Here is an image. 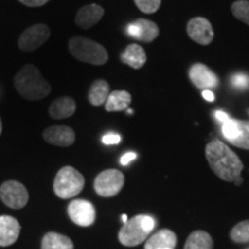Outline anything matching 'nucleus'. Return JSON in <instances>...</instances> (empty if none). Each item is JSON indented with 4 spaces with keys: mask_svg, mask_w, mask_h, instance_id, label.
<instances>
[{
    "mask_svg": "<svg viewBox=\"0 0 249 249\" xmlns=\"http://www.w3.org/2000/svg\"><path fill=\"white\" fill-rule=\"evenodd\" d=\"M50 34L51 31L46 24H34L21 34L20 38L18 40V48L24 52L35 51L49 39Z\"/></svg>",
    "mask_w": 249,
    "mask_h": 249,
    "instance_id": "1a4fd4ad",
    "label": "nucleus"
},
{
    "mask_svg": "<svg viewBox=\"0 0 249 249\" xmlns=\"http://www.w3.org/2000/svg\"><path fill=\"white\" fill-rule=\"evenodd\" d=\"M17 91L27 101L36 102L45 98L51 92V85L42 76L34 65H26L14 77Z\"/></svg>",
    "mask_w": 249,
    "mask_h": 249,
    "instance_id": "f03ea898",
    "label": "nucleus"
},
{
    "mask_svg": "<svg viewBox=\"0 0 249 249\" xmlns=\"http://www.w3.org/2000/svg\"><path fill=\"white\" fill-rule=\"evenodd\" d=\"M43 139L57 147H70L75 142V133L68 126L54 124L43 132Z\"/></svg>",
    "mask_w": 249,
    "mask_h": 249,
    "instance_id": "4468645a",
    "label": "nucleus"
},
{
    "mask_svg": "<svg viewBox=\"0 0 249 249\" xmlns=\"http://www.w3.org/2000/svg\"><path fill=\"white\" fill-rule=\"evenodd\" d=\"M248 249H249V248H248Z\"/></svg>",
    "mask_w": 249,
    "mask_h": 249,
    "instance_id": "c9c22d12",
    "label": "nucleus"
},
{
    "mask_svg": "<svg viewBox=\"0 0 249 249\" xmlns=\"http://www.w3.org/2000/svg\"><path fill=\"white\" fill-rule=\"evenodd\" d=\"M127 34L140 42L151 43L160 35V28L157 24L147 18H139L129 23L127 27Z\"/></svg>",
    "mask_w": 249,
    "mask_h": 249,
    "instance_id": "f8f14e48",
    "label": "nucleus"
},
{
    "mask_svg": "<svg viewBox=\"0 0 249 249\" xmlns=\"http://www.w3.org/2000/svg\"><path fill=\"white\" fill-rule=\"evenodd\" d=\"M124 183V176L119 170H105L98 174L93 181V188L99 196L112 197L119 194Z\"/></svg>",
    "mask_w": 249,
    "mask_h": 249,
    "instance_id": "423d86ee",
    "label": "nucleus"
},
{
    "mask_svg": "<svg viewBox=\"0 0 249 249\" xmlns=\"http://www.w3.org/2000/svg\"><path fill=\"white\" fill-rule=\"evenodd\" d=\"M231 85L238 90L249 89V75L245 73H236L231 76Z\"/></svg>",
    "mask_w": 249,
    "mask_h": 249,
    "instance_id": "bb28decb",
    "label": "nucleus"
},
{
    "mask_svg": "<svg viewBox=\"0 0 249 249\" xmlns=\"http://www.w3.org/2000/svg\"><path fill=\"white\" fill-rule=\"evenodd\" d=\"M76 111V103L71 97L64 96V97H59L51 103L49 108L50 117L52 119L60 120L70 118L75 113Z\"/></svg>",
    "mask_w": 249,
    "mask_h": 249,
    "instance_id": "f3484780",
    "label": "nucleus"
},
{
    "mask_svg": "<svg viewBox=\"0 0 249 249\" xmlns=\"http://www.w3.org/2000/svg\"><path fill=\"white\" fill-rule=\"evenodd\" d=\"M234 182H235V185H241V182H242V178H241V177H239V178L236 179Z\"/></svg>",
    "mask_w": 249,
    "mask_h": 249,
    "instance_id": "473e14b6",
    "label": "nucleus"
},
{
    "mask_svg": "<svg viewBox=\"0 0 249 249\" xmlns=\"http://www.w3.org/2000/svg\"><path fill=\"white\" fill-rule=\"evenodd\" d=\"M189 79L196 88L211 90L218 86V77L209 67L203 64H194L189 68Z\"/></svg>",
    "mask_w": 249,
    "mask_h": 249,
    "instance_id": "ddd939ff",
    "label": "nucleus"
},
{
    "mask_svg": "<svg viewBox=\"0 0 249 249\" xmlns=\"http://www.w3.org/2000/svg\"><path fill=\"white\" fill-rule=\"evenodd\" d=\"M132 103V95L126 90H116L110 92L107 103H105V110L107 112H120L129 107Z\"/></svg>",
    "mask_w": 249,
    "mask_h": 249,
    "instance_id": "aec40b11",
    "label": "nucleus"
},
{
    "mask_svg": "<svg viewBox=\"0 0 249 249\" xmlns=\"http://www.w3.org/2000/svg\"><path fill=\"white\" fill-rule=\"evenodd\" d=\"M83 187H85V178L73 166H64L59 170L53 181L55 195L64 200L79 195Z\"/></svg>",
    "mask_w": 249,
    "mask_h": 249,
    "instance_id": "39448f33",
    "label": "nucleus"
},
{
    "mask_svg": "<svg viewBox=\"0 0 249 249\" xmlns=\"http://www.w3.org/2000/svg\"><path fill=\"white\" fill-rule=\"evenodd\" d=\"M136 157H138V155H136L135 152H126V154L120 158V163L121 165H124V166H126V165H128L130 161L135 160Z\"/></svg>",
    "mask_w": 249,
    "mask_h": 249,
    "instance_id": "c756f323",
    "label": "nucleus"
},
{
    "mask_svg": "<svg viewBox=\"0 0 249 249\" xmlns=\"http://www.w3.org/2000/svg\"><path fill=\"white\" fill-rule=\"evenodd\" d=\"M222 133L224 138L234 147L249 150V121L229 118L223 123Z\"/></svg>",
    "mask_w": 249,
    "mask_h": 249,
    "instance_id": "6e6552de",
    "label": "nucleus"
},
{
    "mask_svg": "<svg viewBox=\"0 0 249 249\" xmlns=\"http://www.w3.org/2000/svg\"><path fill=\"white\" fill-rule=\"evenodd\" d=\"M110 96V86L105 80H96L90 87L88 99L93 107H101L105 104Z\"/></svg>",
    "mask_w": 249,
    "mask_h": 249,
    "instance_id": "412c9836",
    "label": "nucleus"
},
{
    "mask_svg": "<svg viewBox=\"0 0 249 249\" xmlns=\"http://www.w3.org/2000/svg\"><path fill=\"white\" fill-rule=\"evenodd\" d=\"M21 232L20 223L12 216H0V247H8L17 242Z\"/></svg>",
    "mask_w": 249,
    "mask_h": 249,
    "instance_id": "2eb2a0df",
    "label": "nucleus"
},
{
    "mask_svg": "<svg viewBox=\"0 0 249 249\" xmlns=\"http://www.w3.org/2000/svg\"><path fill=\"white\" fill-rule=\"evenodd\" d=\"M205 157L211 170L224 181L234 182L244 170V164L238 155L218 140H214L207 145Z\"/></svg>",
    "mask_w": 249,
    "mask_h": 249,
    "instance_id": "f257e3e1",
    "label": "nucleus"
},
{
    "mask_svg": "<svg viewBox=\"0 0 249 249\" xmlns=\"http://www.w3.org/2000/svg\"><path fill=\"white\" fill-rule=\"evenodd\" d=\"M213 241L205 231H194L187 238L183 249H213Z\"/></svg>",
    "mask_w": 249,
    "mask_h": 249,
    "instance_id": "5701e85b",
    "label": "nucleus"
},
{
    "mask_svg": "<svg viewBox=\"0 0 249 249\" xmlns=\"http://www.w3.org/2000/svg\"><path fill=\"white\" fill-rule=\"evenodd\" d=\"M120 59L124 64L128 65L134 70H140L147 62V54H145L144 49L141 45L130 44L121 53Z\"/></svg>",
    "mask_w": 249,
    "mask_h": 249,
    "instance_id": "6ab92c4d",
    "label": "nucleus"
},
{
    "mask_svg": "<svg viewBox=\"0 0 249 249\" xmlns=\"http://www.w3.org/2000/svg\"><path fill=\"white\" fill-rule=\"evenodd\" d=\"M214 117H216V119L218 120V121H220V123H225V121L229 119V116H227V114L225 113V112L224 111H220V110H218V111H216L214 112Z\"/></svg>",
    "mask_w": 249,
    "mask_h": 249,
    "instance_id": "7c9ffc66",
    "label": "nucleus"
},
{
    "mask_svg": "<svg viewBox=\"0 0 249 249\" xmlns=\"http://www.w3.org/2000/svg\"><path fill=\"white\" fill-rule=\"evenodd\" d=\"M18 1L24 6H28V7H40V6L49 2L50 0H18Z\"/></svg>",
    "mask_w": 249,
    "mask_h": 249,
    "instance_id": "c85d7f7f",
    "label": "nucleus"
},
{
    "mask_svg": "<svg viewBox=\"0 0 249 249\" xmlns=\"http://www.w3.org/2000/svg\"><path fill=\"white\" fill-rule=\"evenodd\" d=\"M121 219H123V223L124 224V223H127V220H128V218H127L126 214H123V216H121Z\"/></svg>",
    "mask_w": 249,
    "mask_h": 249,
    "instance_id": "72a5a7b5",
    "label": "nucleus"
},
{
    "mask_svg": "<svg viewBox=\"0 0 249 249\" xmlns=\"http://www.w3.org/2000/svg\"><path fill=\"white\" fill-rule=\"evenodd\" d=\"M42 249H74V244L66 235L49 232L43 236Z\"/></svg>",
    "mask_w": 249,
    "mask_h": 249,
    "instance_id": "4be33fe9",
    "label": "nucleus"
},
{
    "mask_svg": "<svg viewBox=\"0 0 249 249\" xmlns=\"http://www.w3.org/2000/svg\"><path fill=\"white\" fill-rule=\"evenodd\" d=\"M71 54L77 60L86 64L102 66L107 64L108 54L107 49L95 40L86 38V37H73L68 43Z\"/></svg>",
    "mask_w": 249,
    "mask_h": 249,
    "instance_id": "20e7f679",
    "label": "nucleus"
},
{
    "mask_svg": "<svg viewBox=\"0 0 249 249\" xmlns=\"http://www.w3.org/2000/svg\"><path fill=\"white\" fill-rule=\"evenodd\" d=\"M187 34L189 38L201 45H209L214 37L213 24L202 17H196L189 20L187 23Z\"/></svg>",
    "mask_w": 249,
    "mask_h": 249,
    "instance_id": "9b49d317",
    "label": "nucleus"
},
{
    "mask_svg": "<svg viewBox=\"0 0 249 249\" xmlns=\"http://www.w3.org/2000/svg\"><path fill=\"white\" fill-rule=\"evenodd\" d=\"M177 246L176 233L164 229L155 233L145 242L144 249H173Z\"/></svg>",
    "mask_w": 249,
    "mask_h": 249,
    "instance_id": "a211bd4d",
    "label": "nucleus"
},
{
    "mask_svg": "<svg viewBox=\"0 0 249 249\" xmlns=\"http://www.w3.org/2000/svg\"><path fill=\"white\" fill-rule=\"evenodd\" d=\"M134 2L143 13L152 14L160 9L161 0H134Z\"/></svg>",
    "mask_w": 249,
    "mask_h": 249,
    "instance_id": "a878e982",
    "label": "nucleus"
},
{
    "mask_svg": "<svg viewBox=\"0 0 249 249\" xmlns=\"http://www.w3.org/2000/svg\"><path fill=\"white\" fill-rule=\"evenodd\" d=\"M67 213L71 222L79 226L88 227L95 223V207L87 200H73L68 204Z\"/></svg>",
    "mask_w": 249,
    "mask_h": 249,
    "instance_id": "9d476101",
    "label": "nucleus"
},
{
    "mask_svg": "<svg viewBox=\"0 0 249 249\" xmlns=\"http://www.w3.org/2000/svg\"><path fill=\"white\" fill-rule=\"evenodd\" d=\"M154 218L148 214H139L124 224L121 227L118 238L120 244L126 247H135L148 239V236L155 229Z\"/></svg>",
    "mask_w": 249,
    "mask_h": 249,
    "instance_id": "7ed1b4c3",
    "label": "nucleus"
},
{
    "mask_svg": "<svg viewBox=\"0 0 249 249\" xmlns=\"http://www.w3.org/2000/svg\"><path fill=\"white\" fill-rule=\"evenodd\" d=\"M2 133V121H1V118H0V135H1Z\"/></svg>",
    "mask_w": 249,
    "mask_h": 249,
    "instance_id": "f704fd0d",
    "label": "nucleus"
},
{
    "mask_svg": "<svg viewBox=\"0 0 249 249\" xmlns=\"http://www.w3.org/2000/svg\"><path fill=\"white\" fill-rule=\"evenodd\" d=\"M202 96H203V98L205 101L208 102H214V93L213 92V90H203L202 91Z\"/></svg>",
    "mask_w": 249,
    "mask_h": 249,
    "instance_id": "2f4dec72",
    "label": "nucleus"
},
{
    "mask_svg": "<svg viewBox=\"0 0 249 249\" xmlns=\"http://www.w3.org/2000/svg\"><path fill=\"white\" fill-rule=\"evenodd\" d=\"M232 13L238 20L249 26V1L248 0H238L231 6Z\"/></svg>",
    "mask_w": 249,
    "mask_h": 249,
    "instance_id": "393cba45",
    "label": "nucleus"
},
{
    "mask_svg": "<svg viewBox=\"0 0 249 249\" xmlns=\"http://www.w3.org/2000/svg\"><path fill=\"white\" fill-rule=\"evenodd\" d=\"M121 141V136L117 133H107L103 136L102 142L107 145H111V144H118Z\"/></svg>",
    "mask_w": 249,
    "mask_h": 249,
    "instance_id": "cd10ccee",
    "label": "nucleus"
},
{
    "mask_svg": "<svg viewBox=\"0 0 249 249\" xmlns=\"http://www.w3.org/2000/svg\"><path fill=\"white\" fill-rule=\"evenodd\" d=\"M230 236L233 241L238 242V244L249 242V220H244V222L236 224L230 233Z\"/></svg>",
    "mask_w": 249,
    "mask_h": 249,
    "instance_id": "b1692460",
    "label": "nucleus"
},
{
    "mask_svg": "<svg viewBox=\"0 0 249 249\" xmlns=\"http://www.w3.org/2000/svg\"><path fill=\"white\" fill-rule=\"evenodd\" d=\"M0 198L11 209H22L29 201V193L23 183L8 180L0 186Z\"/></svg>",
    "mask_w": 249,
    "mask_h": 249,
    "instance_id": "0eeeda50",
    "label": "nucleus"
},
{
    "mask_svg": "<svg viewBox=\"0 0 249 249\" xmlns=\"http://www.w3.org/2000/svg\"><path fill=\"white\" fill-rule=\"evenodd\" d=\"M103 15H104V8L102 6L97 4L86 5L77 12L75 23L81 29H90L102 20Z\"/></svg>",
    "mask_w": 249,
    "mask_h": 249,
    "instance_id": "dca6fc26",
    "label": "nucleus"
}]
</instances>
